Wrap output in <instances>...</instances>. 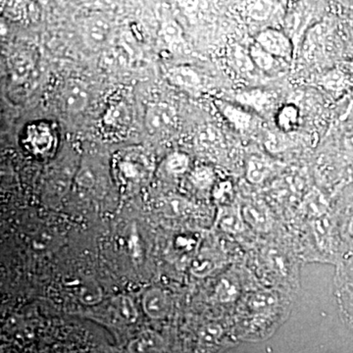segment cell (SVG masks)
I'll list each match as a JSON object with an SVG mask.
<instances>
[{"label":"cell","instance_id":"1","mask_svg":"<svg viewBox=\"0 0 353 353\" xmlns=\"http://www.w3.org/2000/svg\"><path fill=\"white\" fill-rule=\"evenodd\" d=\"M255 43L273 57L284 61H290L294 55V46L288 34L274 28H268L259 32L255 38Z\"/></svg>","mask_w":353,"mask_h":353},{"label":"cell","instance_id":"2","mask_svg":"<svg viewBox=\"0 0 353 353\" xmlns=\"http://www.w3.org/2000/svg\"><path fill=\"white\" fill-rule=\"evenodd\" d=\"M83 36L92 46H99L108 41L111 34V26L108 20L99 14L88 16L82 22Z\"/></svg>","mask_w":353,"mask_h":353},{"label":"cell","instance_id":"3","mask_svg":"<svg viewBox=\"0 0 353 353\" xmlns=\"http://www.w3.org/2000/svg\"><path fill=\"white\" fill-rule=\"evenodd\" d=\"M174 121H175V113L171 108L164 104L150 106L146 112V128L152 134L166 131L173 125Z\"/></svg>","mask_w":353,"mask_h":353},{"label":"cell","instance_id":"4","mask_svg":"<svg viewBox=\"0 0 353 353\" xmlns=\"http://www.w3.org/2000/svg\"><path fill=\"white\" fill-rule=\"evenodd\" d=\"M88 94L83 83L73 81L67 83L62 94V101L69 112H80L87 105Z\"/></svg>","mask_w":353,"mask_h":353},{"label":"cell","instance_id":"5","mask_svg":"<svg viewBox=\"0 0 353 353\" xmlns=\"http://www.w3.org/2000/svg\"><path fill=\"white\" fill-rule=\"evenodd\" d=\"M168 299L161 290L152 289L143 296V307L146 314L152 319H161L169 311Z\"/></svg>","mask_w":353,"mask_h":353},{"label":"cell","instance_id":"6","mask_svg":"<svg viewBox=\"0 0 353 353\" xmlns=\"http://www.w3.org/2000/svg\"><path fill=\"white\" fill-rule=\"evenodd\" d=\"M221 112L225 118L229 121L230 124L241 132H246L252 130L253 126V117L250 113L246 112L241 106L222 102L219 104Z\"/></svg>","mask_w":353,"mask_h":353},{"label":"cell","instance_id":"7","mask_svg":"<svg viewBox=\"0 0 353 353\" xmlns=\"http://www.w3.org/2000/svg\"><path fill=\"white\" fill-rule=\"evenodd\" d=\"M250 58H252L255 68L265 74H275L280 71V59L273 57L270 53L260 48L259 44L253 43L248 48Z\"/></svg>","mask_w":353,"mask_h":353},{"label":"cell","instance_id":"8","mask_svg":"<svg viewBox=\"0 0 353 353\" xmlns=\"http://www.w3.org/2000/svg\"><path fill=\"white\" fill-rule=\"evenodd\" d=\"M276 125L281 132L290 134L296 131L301 123V111L296 104H285L276 113Z\"/></svg>","mask_w":353,"mask_h":353},{"label":"cell","instance_id":"9","mask_svg":"<svg viewBox=\"0 0 353 353\" xmlns=\"http://www.w3.org/2000/svg\"><path fill=\"white\" fill-rule=\"evenodd\" d=\"M239 101L243 105H248L257 112H264L273 104V95L263 90H250L241 92Z\"/></svg>","mask_w":353,"mask_h":353},{"label":"cell","instance_id":"10","mask_svg":"<svg viewBox=\"0 0 353 353\" xmlns=\"http://www.w3.org/2000/svg\"><path fill=\"white\" fill-rule=\"evenodd\" d=\"M272 169L270 162L265 157L253 155L246 163V179L252 183H259L269 175Z\"/></svg>","mask_w":353,"mask_h":353},{"label":"cell","instance_id":"11","mask_svg":"<svg viewBox=\"0 0 353 353\" xmlns=\"http://www.w3.org/2000/svg\"><path fill=\"white\" fill-rule=\"evenodd\" d=\"M243 218L241 209L226 208L220 214L219 227L227 233H239L243 229Z\"/></svg>","mask_w":353,"mask_h":353},{"label":"cell","instance_id":"12","mask_svg":"<svg viewBox=\"0 0 353 353\" xmlns=\"http://www.w3.org/2000/svg\"><path fill=\"white\" fill-rule=\"evenodd\" d=\"M241 215L243 220L256 229H266L270 222L266 209L257 204H246L241 211Z\"/></svg>","mask_w":353,"mask_h":353},{"label":"cell","instance_id":"13","mask_svg":"<svg viewBox=\"0 0 353 353\" xmlns=\"http://www.w3.org/2000/svg\"><path fill=\"white\" fill-rule=\"evenodd\" d=\"M114 311L121 321L132 324L138 319V312L132 299L127 296H118L113 301Z\"/></svg>","mask_w":353,"mask_h":353},{"label":"cell","instance_id":"14","mask_svg":"<svg viewBox=\"0 0 353 353\" xmlns=\"http://www.w3.org/2000/svg\"><path fill=\"white\" fill-rule=\"evenodd\" d=\"M161 343L159 336L153 332H143L138 338L134 339L129 345V352L131 353H148L154 350Z\"/></svg>","mask_w":353,"mask_h":353},{"label":"cell","instance_id":"15","mask_svg":"<svg viewBox=\"0 0 353 353\" xmlns=\"http://www.w3.org/2000/svg\"><path fill=\"white\" fill-rule=\"evenodd\" d=\"M278 3L272 1H254L248 6V14L252 20L267 21L277 11Z\"/></svg>","mask_w":353,"mask_h":353},{"label":"cell","instance_id":"16","mask_svg":"<svg viewBox=\"0 0 353 353\" xmlns=\"http://www.w3.org/2000/svg\"><path fill=\"white\" fill-rule=\"evenodd\" d=\"M172 78L176 85L185 88H196L201 83L199 76L194 70L189 68L176 69L172 73Z\"/></svg>","mask_w":353,"mask_h":353},{"label":"cell","instance_id":"17","mask_svg":"<svg viewBox=\"0 0 353 353\" xmlns=\"http://www.w3.org/2000/svg\"><path fill=\"white\" fill-rule=\"evenodd\" d=\"M288 134H285V132H281V134L270 132L265 139V148L273 153L284 152L290 145V141L287 138Z\"/></svg>","mask_w":353,"mask_h":353},{"label":"cell","instance_id":"18","mask_svg":"<svg viewBox=\"0 0 353 353\" xmlns=\"http://www.w3.org/2000/svg\"><path fill=\"white\" fill-rule=\"evenodd\" d=\"M78 296L83 303L88 304V305L97 304L101 303L102 299L101 289L94 283H88L80 288Z\"/></svg>","mask_w":353,"mask_h":353},{"label":"cell","instance_id":"19","mask_svg":"<svg viewBox=\"0 0 353 353\" xmlns=\"http://www.w3.org/2000/svg\"><path fill=\"white\" fill-rule=\"evenodd\" d=\"M190 159L187 154L175 152L167 160V168L173 174H183L189 168Z\"/></svg>","mask_w":353,"mask_h":353},{"label":"cell","instance_id":"20","mask_svg":"<svg viewBox=\"0 0 353 353\" xmlns=\"http://www.w3.org/2000/svg\"><path fill=\"white\" fill-rule=\"evenodd\" d=\"M234 63L236 68L243 74H250L255 68L252 58H250L248 50H243V48H238L234 52Z\"/></svg>","mask_w":353,"mask_h":353},{"label":"cell","instance_id":"21","mask_svg":"<svg viewBox=\"0 0 353 353\" xmlns=\"http://www.w3.org/2000/svg\"><path fill=\"white\" fill-rule=\"evenodd\" d=\"M162 34L168 43H176L182 41V30L178 23L171 21L166 23L162 29Z\"/></svg>","mask_w":353,"mask_h":353},{"label":"cell","instance_id":"22","mask_svg":"<svg viewBox=\"0 0 353 353\" xmlns=\"http://www.w3.org/2000/svg\"><path fill=\"white\" fill-rule=\"evenodd\" d=\"M13 66L14 73H15L18 79L26 76V74H29L32 69L31 62L27 60V58H23L22 57L15 58V62H14Z\"/></svg>","mask_w":353,"mask_h":353},{"label":"cell","instance_id":"23","mask_svg":"<svg viewBox=\"0 0 353 353\" xmlns=\"http://www.w3.org/2000/svg\"><path fill=\"white\" fill-rule=\"evenodd\" d=\"M212 268L213 263L210 260L199 259L196 260V261H194V264H192V271L194 275L202 277V276H205L208 275V273H210Z\"/></svg>","mask_w":353,"mask_h":353},{"label":"cell","instance_id":"24","mask_svg":"<svg viewBox=\"0 0 353 353\" xmlns=\"http://www.w3.org/2000/svg\"><path fill=\"white\" fill-rule=\"evenodd\" d=\"M221 331L218 326H208L205 331L202 333L201 339L206 343H214L215 341L218 340Z\"/></svg>","mask_w":353,"mask_h":353},{"label":"cell","instance_id":"25","mask_svg":"<svg viewBox=\"0 0 353 353\" xmlns=\"http://www.w3.org/2000/svg\"><path fill=\"white\" fill-rule=\"evenodd\" d=\"M194 180L202 185H208L212 180V174L208 168H199L194 173Z\"/></svg>","mask_w":353,"mask_h":353},{"label":"cell","instance_id":"26","mask_svg":"<svg viewBox=\"0 0 353 353\" xmlns=\"http://www.w3.org/2000/svg\"><path fill=\"white\" fill-rule=\"evenodd\" d=\"M343 141H345V148L350 150V152H353V132L345 134Z\"/></svg>","mask_w":353,"mask_h":353},{"label":"cell","instance_id":"27","mask_svg":"<svg viewBox=\"0 0 353 353\" xmlns=\"http://www.w3.org/2000/svg\"><path fill=\"white\" fill-rule=\"evenodd\" d=\"M348 233H350V236L353 238V218L350 220V224H348Z\"/></svg>","mask_w":353,"mask_h":353}]
</instances>
